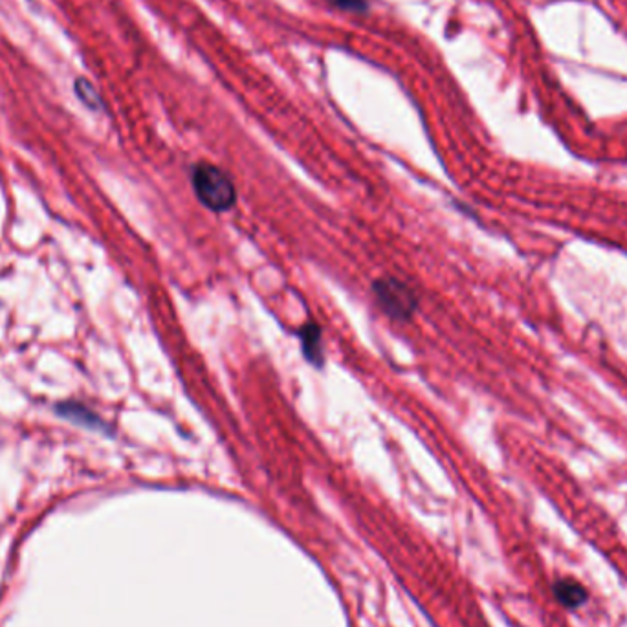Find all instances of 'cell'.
<instances>
[{
  "instance_id": "1",
  "label": "cell",
  "mask_w": 627,
  "mask_h": 627,
  "mask_svg": "<svg viewBox=\"0 0 627 627\" xmlns=\"http://www.w3.org/2000/svg\"><path fill=\"white\" fill-rule=\"evenodd\" d=\"M193 190L199 201L211 211L222 213L232 210L237 202V191L232 179L221 168L211 163H199L191 174Z\"/></svg>"
},
{
  "instance_id": "2",
  "label": "cell",
  "mask_w": 627,
  "mask_h": 627,
  "mask_svg": "<svg viewBox=\"0 0 627 627\" xmlns=\"http://www.w3.org/2000/svg\"><path fill=\"white\" fill-rule=\"evenodd\" d=\"M374 298L390 318L396 321H407L417 310V296L406 283L395 277H384L373 285Z\"/></svg>"
},
{
  "instance_id": "3",
  "label": "cell",
  "mask_w": 627,
  "mask_h": 627,
  "mask_svg": "<svg viewBox=\"0 0 627 627\" xmlns=\"http://www.w3.org/2000/svg\"><path fill=\"white\" fill-rule=\"evenodd\" d=\"M552 591H554L556 601L560 602L563 607H567V609H578V607L584 606L587 598H589V593H587L584 585L580 584V582H576L574 578L557 580Z\"/></svg>"
},
{
  "instance_id": "4",
  "label": "cell",
  "mask_w": 627,
  "mask_h": 627,
  "mask_svg": "<svg viewBox=\"0 0 627 627\" xmlns=\"http://www.w3.org/2000/svg\"><path fill=\"white\" fill-rule=\"evenodd\" d=\"M301 341H304V354L314 365L323 363V346H321V330L318 325H305L301 329Z\"/></svg>"
},
{
  "instance_id": "5",
  "label": "cell",
  "mask_w": 627,
  "mask_h": 627,
  "mask_svg": "<svg viewBox=\"0 0 627 627\" xmlns=\"http://www.w3.org/2000/svg\"><path fill=\"white\" fill-rule=\"evenodd\" d=\"M57 412H60L61 415H63V417L65 418H71V421L82 422V424H85V426H91V427L102 426V424H99L98 417H96L94 413L87 412V410H85V407L82 406H74V404H65V406H60V410H57Z\"/></svg>"
},
{
  "instance_id": "6",
  "label": "cell",
  "mask_w": 627,
  "mask_h": 627,
  "mask_svg": "<svg viewBox=\"0 0 627 627\" xmlns=\"http://www.w3.org/2000/svg\"><path fill=\"white\" fill-rule=\"evenodd\" d=\"M76 94L77 98L82 99L83 104L87 105L88 108H93V110L102 108V98L96 93L93 83L87 82V79H77Z\"/></svg>"
},
{
  "instance_id": "7",
  "label": "cell",
  "mask_w": 627,
  "mask_h": 627,
  "mask_svg": "<svg viewBox=\"0 0 627 627\" xmlns=\"http://www.w3.org/2000/svg\"><path fill=\"white\" fill-rule=\"evenodd\" d=\"M327 2L338 10L351 11V13H363L369 8L368 0H327Z\"/></svg>"
}]
</instances>
